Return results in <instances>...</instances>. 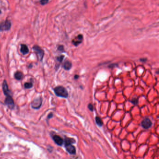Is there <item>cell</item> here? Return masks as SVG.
<instances>
[{"label": "cell", "instance_id": "obj_26", "mask_svg": "<svg viewBox=\"0 0 159 159\" xmlns=\"http://www.w3.org/2000/svg\"><path fill=\"white\" fill-rule=\"evenodd\" d=\"M1 31V29H0V31Z\"/></svg>", "mask_w": 159, "mask_h": 159}, {"label": "cell", "instance_id": "obj_17", "mask_svg": "<svg viewBox=\"0 0 159 159\" xmlns=\"http://www.w3.org/2000/svg\"><path fill=\"white\" fill-rule=\"evenodd\" d=\"M49 2V0H40V3L41 5H44L48 3Z\"/></svg>", "mask_w": 159, "mask_h": 159}, {"label": "cell", "instance_id": "obj_12", "mask_svg": "<svg viewBox=\"0 0 159 159\" xmlns=\"http://www.w3.org/2000/svg\"><path fill=\"white\" fill-rule=\"evenodd\" d=\"M75 142H76V141L75 139H72V138H67V137H66L64 139V140L63 141V143H64L65 146L74 144Z\"/></svg>", "mask_w": 159, "mask_h": 159}, {"label": "cell", "instance_id": "obj_4", "mask_svg": "<svg viewBox=\"0 0 159 159\" xmlns=\"http://www.w3.org/2000/svg\"><path fill=\"white\" fill-rule=\"evenodd\" d=\"M5 104L11 109H13L15 106L14 100L11 96H7V98L5 100Z\"/></svg>", "mask_w": 159, "mask_h": 159}, {"label": "cell", "instance_id": "obj_1", "mask_svg": "<svg viewBox=\"0 0 159 159\" xmlns=\"http://www.w3.org/2000/svg\"><path fill=\"white\" fill-rule=\"evenodd\" d=\"M54 92L57 96L66 98L68 97V93L67 90L62 86H59L55 87L54 89Z\"/></svg>", "mask_w": 159, "mask_h": 159}, {"label": "cell", "instance_id": "obj_9", "mask_svg": "<svg viewBox=\"0 0 159 159\" xmlns=\"http://www.w3.org/2000/svg\"><path fill=\"white\" fill-rule=\"evenodd\" d=\"M83 40V37L82 35H79L72 41V43L75 46H78L80 44Z\"/></svg>", "mask_w": 159, "mask_h": 159}, {"label": "cell", "instance_id": "obj_2", "mask_svg": "<svg viewBox=\"0 0 159 159\" xmlns=\"http://www.w3.org/2000/svg\"><path fill=\"white\" fill-rule=\"evenodd\" d=\"M33 50L36 54V55H37L38 60L40 61H42L44 56L43 50L40 48V47L37 45L34 46L33 47Z\"/></svg>", "mask_w": 159, "mask_h": 159}, {"label": "cell", "instance_id": "obj_6", "mask_svg": "<svg viewBox=\"0 0 159 159\" xmlns=\"http://www.w3.org/2000/svg\"><path fill=\"white\" fill-rule=\"evenodd\" d=\"M11 26V23L10 21L7 20L4 23L0 25L1 30H8Z\"/></svg>", "mask_w": 159, "mask_h": 159}, {"label": "cell", "instance_id": "obj_13", "mask_svg": "<svg viewBox=\"0 0 159 159\" xmlns=\"http://www.w3.org/2000/svg\"><path fill=\"white\" fill-rule=\"evenodd\" d=\"M72 67V63L71 62H70L69 61H66L64 62L63 65V67L65 70H69L71 69Z\"/></svg>", "mask_w": 159, "mask_h": 159}, {"label": "cell", "instance_id": "obj_10", "mask_svg": "<svg viewBox=\"0 0 159 159\" xmlns=\"http://www.w3.org/2000/svg\"><path fill=\"white\" fill-rule=\"evenodd\" d=\"M53 139L55 142L59 146H62L63 143V139L59 135H54L53 136Z\"/></svg>", "mask_w": 159, "mask_h": 159}, {"label": "cell", "instance_id": "obj_18", "mask_svg": "<svg viewBox=\"0 0 159 159\" xmlns=\"http://www.w3.org/2000/svg\"><path fill=\"white\" fill-rule=\"evenodd\" d=\"M132 103L134 105H136L138 103V99L137 98H134L132 99Z\"/></svg>", "mask_w": 159, "mask_h": 159}, {"label": "cell", "instance_id": "obj_23", "mask_svg": "<svg viewBox=\"0 0 159 159\" xmlns=\"http://www.w3.org/2000/svg\"><path fill=\"white\" fill-rule=\"evenodd\" d=\"M79 78V76H78V75H75V76H74V79H76V80L78 79Z\"/></svg>", "mask_w": 159, "mask_h": 159}, {"label": "cell", "instance_id": "obj_14", "mask_svg": "<svg viewBox=\"0 0 159 159\" xmlns=\"http://www.w3.org/2000/svg\"><path fill=\"white\" fill-rule=\"evenodd\" d=\"M14 76H15V79L17 80H22L23 79V73L21 71H17L15 73Z\"/></svg>", "mask_w": 159, "mask_h": 159}, {"label": "cell", "instance_id": "obj_11", "mask_svg": "<svg viewBox=\"0 0 159 159\" xmlns=\"http://www.w3.org/2000/svg\"><path fill=\"white\" fill-rule=\"evenodd\" d=\"M20 51L24 55L28 54L29 52V50L27 45L24 44H21Z\"/></svg>", "mask_w": 159, "mask_h": 159}, {"label": "cell", "instance_id": "obj_21", "mask_svg": "<svg viewBox=\"0 0 159 159\" xmlns=\"http://www.w3.org/2000/svg\"><path fill=\"white\" fill-rule=\"evenodd\" d=\"M58 50H60V51H63V50H64V49H63V46H59V48H58Z\"/></svg>", "mask_w": 159, "mask_h": 159}, {"label": "cell", "instance_id": "obj_22", "mask_svg": "<svg viewBox=\"0 0 159 159\" xmlns=\"http://www.w3.org/2000/svg\"><path fill=\"white\" fill-rule=\"evenodd\" d=\"M52 117H53V114H52V113H50L48 115V119H50V118H51Z\"/></svg>", "mask_w": 159, "mask_h": 159}, {"label": "cell", "instance_id": "obj_25", "mask_svg": "<svg viewBox=\"0 0 159 159\" xmlns=\"http://www.w3.org/2000/svg\"><path fill=\"white\" fill-rule=\"evenodd\" d=\"M0 13H1V11L0 10Z\"/></svg>", "mask_w": 159, "mask_h": 159}, {"label": "cell", "instance_id": "obj_3", "mask_svg": "<svg viewBox=\"0 0 159 159\" xmlns=\"http://www.w3.org/2000/svg\"><path fill=\"white\" fill-rule=\"evenodd\" d=\"M42 99L41 98H38L33 100L31 104V107L35 109H39L42 105Z\"/></svg>", "mask_w": 159, "mask_h": 159}, {"label": "cell", "instance_id": "obj_7", "mask_svg": "<svg viewBox=\"0 0 159 159\" xmlns=\"http://www.w3.org/2000/svg\"><path fill=\"white\" fill-rule=\"evenodd\" d=\"M2 89L4 92V94L5 96H10L11 94V92L9 91L8 87V85L7 84V83L6 81L5 80L3 81V84H2Z\"/></svg>", "mask_w": 159, "mask_h": 159}, {"label": "cell", "instance_id": "obj_19", "mask_svg": "<svg viewBox=\"0 0 159 159\" xmlns=\"http://www.w3.org/2000/svg\"><path fill=\"white\" fill-rule=\"evenodd\" d=\"M63 58H64V56H60L57 58V59L59 62H62V61L63 59Z\"/></svg>", "mask_w": 159, "mask_h": 159}, {"label": "cell", "instance_id": "obj_5", "mask_svg": "<svg viewBox=\"0 0 159 159\" xmlns=\"http://www.w3.org/2000/svg\"><path fill=\"white\" fill-rule=\"evenodd\" d=\"M141 125L144 129H147L151 127L152 123L149 118H145L142 121Z\"/></svg>", "mask_w": 159, "mask_h": 159}, {"label": "cell", "instance_id": "obj_20", "mask_svg": "<svg viewBox=\"0 0 159 159\" xmlns=\"http://www.w3.org/2000/svg\"><path fill=\"white\" fill-rule=\"evenodd\" d=\"M88 108L89 109V110L91 111H93V105H92V104H89L88 105Z\"/></svg>", "mask_w": 159, "mask_h": 159}, {"label": "cell", "instance_id": "obj_8", "mask_svg": "<svg viewBox=\"0 0 159 159\" xmlns=\"http://www.w3.org/2000/svg\"><path fill=\"white\" fill-rule=\"evenodd\" d=\"M65 148H66V151L70 154L71 155H75L76 153V149L75 147L72 145V144L71 145H69L67 146H65Z\"/></svg>", "mask_w": 159, "mask_h": 159}, {"label": "cell", "instance_id": "obj_16", "mask_svg": "<svg viewBox=\"0 0 159 159\" xmlns=\"http://www.w3.org/2000/svg\"><path fill=\"white\" fill-rule=\"evenodd\" d=\"M33 84L31 82L29 83H25L24 84V87L26 89H29L32 87Z\"/></svg>", "mask_w": 159, "mask_h": 159}, {"label": "cell", "instance_id": "obj_24", "mask_svg": "<svg viewBox=\"0 0 159 159\" xmlns=\"http://www.w3.org/2000/svg\"><path fill=\"white\" fill-rule=\"evenodd\" d=\"M32 67V64H30L29 65V68H31Z\"/></svg>", "mask_w": 159, "mask_h": 159}, {"label": "cell", "instance_id": "obj_15", "mask_svg": "<svg viewBox=\"0 0 159 159\" xmlns=\"http://www.w3.org/2000/svg\"><path fill=\"white\" fill-rule=\"evenodd\" d=\"M95 120H96V122L97 124V125L100 126H101L103 125V122L102 121V119H100V118L99 117H96L95 118Z\"/></svg>", "mask_w": 159, "mask_h": 159}]
</instances>
